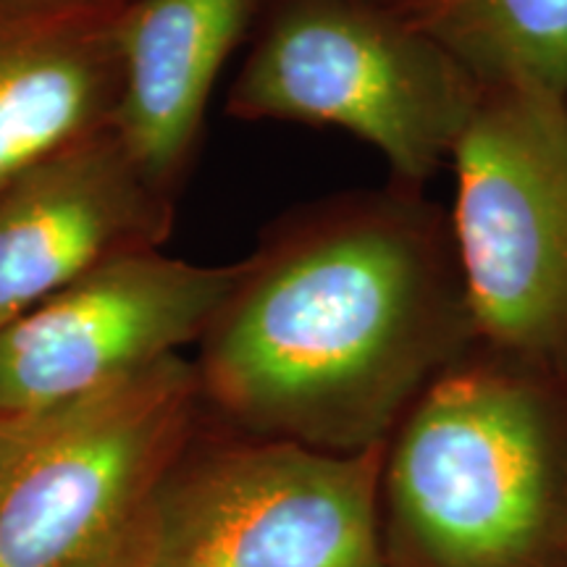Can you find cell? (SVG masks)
I'll return each instance as SVG.
<instances>
[{"instance_id":"obj_12","label":"cell","mask_w":567,"mask_h":567,"mask_svg":"<svg viewBox=\"0 0 567 567\" xmlns=\"http://www.w3.org/2000/svg\"><path fill=\"white\" fill-rule=\"evenodd\" d=\"M45 3H66V6H90V9H109V11H126L137 0H45Z\"/></svg>"},{"instance_id":"obj_11","label":"cell","mask_w":567,"mask_h":567,"mask_svg":"<svg viewBox=\"0 0 567 567\" xmlns=\"http://www.w3.org/2000/svg\"><path fill=\"white\" fill-rule=\"evenodd\" d=\"M481 82L567 92V0H392Z\"/></svg>"},{"instance_id":"obj_8","label":"cell","mask_w":567,"mask_h":567,"mask_svg":"<svg viewBox=\"0 0 567 567\" xmlns=\"http://www.w3.org/2000/svg\"><path fill=\"white\" fill-rule=\"evenodd\" d=\"M172 224V193L113 124L38 163L0 189V329L105 260L161 247Z\"/></svg>"},{"instance_id":"obj_2","label":"cell","mask_w":567,"mask_h":567,"mask_svg":"<svg viewBox=\"0 0 567 567\" xmlns=\"http://www.w3.org/2000/svg\"><path fill=\"white\" fill-rule=\"evenodd\" d=\"M384 567H565L567 371L476 344L384 446Z\"/></svg>"},{"instance_id":"obj_7","label":"cell","mask_w":567,"mask_h":567,"mask_svg":"<svg viewBox=\"0 0 567 567\" xmlns=\"http://www.w3.org/2000/svg\"><path fill=\"white\" fill-rule=\"evenodd\" d=\"M243 276L155 250L124 252L0 329V417L95 392L200 342Z\"/></svg>"},{"instance_id":"obj_3","label":"cell","mask_w":567,"mask_h":567,"mask_svg":"<svg viewBox=\"0 0 567 567\" xmlns=\"http://www.w3.org/2000/svg\"><path fill=\"white\" fill-rule=\"evenodd\" d=\"M481 90L392 0H268L226 113L342 130L384 155L392 182L425 189Z\"/></svg>"},{"instance_id":"obj_9","label":"cell","mask_w":567,"mask_h":567,"mask_svg":"<svg viewBox=\"0 0 567 567\" xmlns=\"http://www.w3.org/2000/svg\"><path fill=\"white\" fill-rule=\"evenodd\" d=\"M122 13L0 0V189L116 122Z\"/></svg>"},{"instance_id":"obj_1","label":"cell","mask_w":567,"mask_h":567,"mask_svg":"<svg viewBox=\"0 0 567 567\" xmlns=\"http://www.w3.org/2000/svg\"><path fill=\"white\" fill-rule=\"evenodd\" d=\"M476 344L450 210L389 182L271 226L195 368L237 434L358 455Z\"/></svg>"},{"instance_id":"obj_13","label":"cell","mask_w":567,"mask_h":567,"mask_svg":"<svg viewBox=\"0 0 567 567\" xmlns=\"http://www.w3.org/2000/svg\"><path fill=\"white\" fill-rule=\"evenodd\" d=\"M565 567H567V551H565Z\"/></svg>"},{"instance_id":"obj_5","label":"cell","mask_w":567,"mask_h":567,"mask_svg":"<svg viewBox=\"0 0 567 567\" xmlns=\"http://www.w3.org/2000/svg\"><path fill=\"white\" fill-rule=\"evenodd\" d=\"M384 446L331 455L237 431L187 444L118 567H384Z\"/></svg>"},{"instance_id":"obj_6","label":"cell","mask_w":567,"mask_h":567,"mask_svg":"<svg viewBox=\"0 0 567 567\" xmlns=\"http://www.w3.org/2000/svg\"><path fill=\"white\" fill-rule=\"evenodd\" d=\"M450 163L478 342L567 371V92L484 87Z\"/></svg>"},{"instance_id":"obj_10","label":"cell","mask_w":567,"mask_h":567,"mask_svg":"<svg viewBox=\"0 0 567 567\" xmlns=\"http://www.w3.org/2000/svg\"><path fill=\"white\" fill-rule=\"evenodd\" d=\"M268 0H137L122 13L116 132L158 187L174 193L200 140L224 63Z\"/></svg>"},{"instance_id":"obj_4","label":"cell","mask_w":567,"mask_h":567,"mask_svg":"<svg viewBox=\"0 0 567 567\" xmlns=\"http://www.w3.org/2000/svg\"><path fill=\"white\" fill-rule=\"evenodd\" d=\"M200 402L195 363L174 354L76 400L0 417V567H118Z\"/></svg>"}]
</instances>
